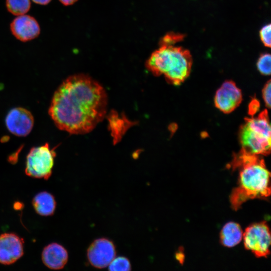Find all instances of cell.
<instances>
[{"instance_id": "obj_1", "label": "cell", "mask_w": 271, "mask_h": 271, "mask_svg": "<svg viewBox=\"0 0 271 271\" xmlns=\"http://www.w3.org/2000/svg\"><path fill=\"white\" fill-rule=\"evenodd\" d=\"M107 106L102 86L89 76L77 74L67 78L56 91L49 114L60 129L84 134L103 119Z\"/></svg>"}, {"instance_id": "obj_2", "label": "cell", "mask_w": 271, "mask_h": 271, "mask_svg": "<svg viewBox=\"0 0 271 271\" xmlns=\"http://www.w3.org/2000/svg\"><path fill=\"white\" fill-rule=\"evenodd\" d=\"M228 167L239 169L238 186L230 197L233 209L237 210L248 200L266 199L270 196V173L259 156L241 150L234 155Z\"/></svg>"}, {"instance_id": "obj_3", "label": "cell", "mask_w": 271, "mask_h": 271, "mask_svg": "<svg viewBox=\"0 0 271 271\" xmlns=\"http://www.w3.org/2000/svg\"><path fill=\"white\" fill-rule=\"evenodd\" d=\"M192 64V58L188 50L167 45H160L147 61V67L153 74H163L168 82L175 85L188 78Z\"/></svg>"}, {"instance_id": "obj_4", "label": "cell", "mask_w": 271, "mask_h": 271, "mask_svg": "<svg viewBox=\"0 0 271 271\" xmlns=\"http://www.w3.org/2000/svg\"><path fill=\"white\" fill-rule=\"evenodd\" d=\"M239 131L243 151L256 155H267L271 147V129L266 109L255 117L245 118Z\"/></svg>"}, {"instance_id": "obj_5", "label": "cell", "mask_w": 271, "mask_h": 271, "mask_svg": "<svg viewBox=\"0 0 271 271\" xmlns=\"http://www.w3.org/2000/svg\"><path fill=\"white\" fill-rule=\"evenodd\" d=\"M55 153L48 144L32 148L27 157L25 173L35 178L48 179L52 174Z\"/></svg>"}, {"instance_id": "obj_6", "label": "cell", "mask_w": 271, "mask_h": 271, "mask_svg": "<svg viewBox=\"0 0 271 271\" xmlns=\"http://www.w3.org/2000/svg\"><path fill=\"white\" fill-rule=\"evenodd\" d=\"M242 238L245 248L257 257H266L269 254L271 237L266 222L254 223L247 227Z\"/></svg>"}, {"instance_id": "obj_7", "label": "cell", "mask_w": 271, "mask_h": 271, "mask_svg": "<svg viewBox=\"0 0 271 271\" xmlns=\"http://www.w3.org/2000/svg\"><path fill=\"white\" fill-rule=\"evenodd\" d=\"M115 246L113 242L106 238L94 240L87 250V257L90 264L97 268L108 266L115 257Z\"/></svg>"}, {"instance_id": "obj_8", "label": "cell", "mask_w": 271, "mask_h": 271, "mask_svg": "<svg viewBox=\"0 0 271 271\" xmlns=\"http://www.w3.org/2000/svg\"><path fill=\"white\" fill-rule=\"evenodd\" d=\"M240 89L233 81L227 80L217 90L215 97V106L224 113L234 110L242 101Z\"/></svg>"}, {"instance_id": "obj_9", "label": "cell", "mask_w": 271, "mask_h": 271, "mask_svg": "<svg viewBox=\"0 0 271 271\" xmlns=\"http://www.w3.org/2000/svg\"><path fill=\"white\" fill-rule=\"evenodd\" d=\"M23 239L14 233L0 235V263L11 264L24 254Z\"/></svg>"}, {"instance_id": "obj_10", "label": "cell", "mask_w": 271, "mask_h": 271, "mask_svg": "<svg viewBox=\"0 0 271 271\" xmlns=\"http://www.w3.org/2000/svg\"><path fill=\"white\" fill-rule=\"evenodd\" d=\"M8 129L18 136H26L31 131L34 118L30 111L21 108L16 107L11 110L6 119Z\"/></svg>"}, {"instance_id": "obj_11", "label": "cell", "mask_w": 271, "mask_h": 271, "mask_svg": "<svg viewBox=\"0 0 271 271\" xmlns=\"http://www.w3.org/2000/svg\"><path fill=\"white\" fill-rule=\"evenodd\" d=\"M10 29L17 39L24 42L36 39L41 31L36 19L25 15L18 16L14 19L10 24Z\"/></svg>"}, {"instance_id": "obj_12", "label": "cell", "mask_w": 271, "mask_h": 271, "mask_svg": "<svg viewBox=\"0 0 271 271\" xmlns=\"http://www.w3.org/2000/svg\"><path fill=\"white\" fill-rule=\"evenodd\" d=\"M44 264L52 269L63 268L67 262L68 253L61 245L52 243L46 246L42 253Z\"/></svg>"}, {"instance_id": "obj_13", "label": "cell", "mask_w": 271, "mask_h": 271, "mask_svg": "<svg viewBox=\"0 0 271 271\" xmlns=\"http://www.w3.org/2000/svg\"><path fill=\"white\" fill-rule=\"evenodd\" d=\"M243 234L241 228L238 223L228 222L223 227L220 232V242L224 246L232 247L240 242Z\"/></svg>"}, {"instance_id": "obj_14", "label": "cell", "mask_w": 271, "mask_h": 271, "mask_svg": "<svg viewBox=\"0 0 271 271\" xmlns=\"http://www.w3.org/2000/svg\"><path fill=\"white\" fill-rule=\"evenodd\" d=\"M32 204L38 214L45 216L53 215L56 206L54 196L45 191L37 194L33 199Z\"/></svg>"}, {"instance_id": "obj_15", "label": "cell", "mask_w": 271, "mask_h": 271, "mask_svg": "<svg viewBox=\"0 0 271 271\" xmlns=\"http://www.w3.org/2000/svg\"><path fill=\"white\" fill-rule=\"evenodd\" d=\"M8 11L15 16L25 15L31 8L30 0H6Z\"/></svg>"}, {"instance_id": "obj_16", "label": "cell", "mask_w": 271, "mask_h": 271, "mask_svg": "<svg viewBox=\"0 0 271 271\" xmlns=\"http://www.w3.org/2000/svg\"><path fill=\"white\" fill-rule=\"evenodd\" d=\"M108 266L109 270L126 271L131 269L129 259L124 256L114 257Z\"/></svg>"}, {"instance_id": "obj_17", "label": "cell", "mask_w": 271, "mask_h": 271, "mask_svg": "<svg viewBox=\"0 0 271 271\" xmlns=\"http://www.w3.org/2000/svg\"><path fill=\"white\" fill-rule=\"evenodd\" d=\"M257 68L259 72L264 75L270 74L271 57L269 53L261 54L256 63Z\"/></svg>"}, {"instance_id": "obj_18", "label": "cell", "mask_w": 271, "mask_h": 271, "mask_svg": "<svg viewBox=\"0 0 271 271\" xmlns=\"http://www.w3.org/2000/svg\"><path fill=\"white\" fill-rule=\"evenodd\" d=\"M185 35L182 34L170 32L166 34L160 41V45H174L183 40Z\"/></svg>"}, {"instance_id": "obj_19", "label": "cell", "mask_w": 271, "mask_h": 271, "mask_svg": "<svg viewBox=\"0 0 271 271\" xmlns=\"http://www.w3.org/2000/svg\"><path fill=\"white\" fill-rule=\"evenodd\" d=\"M270 24L262 27L259 31V36L263 45L267 47H270Z\"/></svg>"}, {"instance_id": "obj_20", "label": "cell", "mask_w": 271, "mask_h": 271, "mask_svg": "<svg viewBox=\"0 0 271 271\" xmlns=\"http://www.w3.org/2000/svg\"><path fill=\"white\" fill-rule=\"evenodd\" d=\"M270 80H269L264 85L262 91L263 100L266 106L268 108L270 106Z\"/></svg>"}, {"instance_id": "obj_21", "label": "cell", "mask_w": 271, "mask_h": 271, "mask_svg": "<svg viewBox=\"0 0 271 271\" xmlns=\"http://www.w3.org/2000/svg\"><path fill=\"white\" fill-rule=\"evenodd\" d=\"M259 109V102L256 99H253L248 106V113L250 115H253Z\"/></svg>"}, {"instance_id": "obj_22", "label": "cell", "mask_w": 271, "mask_h": 271, "mask_svg": "<svg viewBox=\"0 0 271 271\" xmlns=\"http://www.w3.org/2000/svg\"><path fill=\"white\" fill-rule=\"evenodd\" d=\"M63 5L67 6L72 5L76 2L78 0H59Z\"/></svg>"}, {"instance_id": "obj_23", "label": "cell", "mask_w": 271, "mask_h": 271, "mask_svg": "<svg viewBox=\"0 0 271 271\" xmlns=\"http://www.w3.org/2000/svg\"><path fill=\"white\" fill-rule=\"evenodd\" d=\"M33 2L40 5H46L48 4L51 0H32Z\"/></svg>"}]
</instances>
